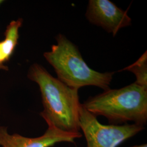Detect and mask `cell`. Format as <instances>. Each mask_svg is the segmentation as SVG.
Returning <instances> with one entry per match:
<instances>
[{"instance_id":"cell-1","label":"cell","mask_w":147,"mask_h":147,"mask_svg":"<svg viewBox=\"0 0 147 147\" xmlns=\"http://www.w3.org/2000/svg\"><path fill=\"white\" fill-rule=\"evenodd\" d=\"M27 78L40 89L44 110L40 113L47 124L69 134H80L79 101L78 89H74L54 78L42 65L34 63Z\"/></svg>"},{"instance_id":"cell-2","label":"cell","mask_w":147,"mask_h":147,"mask_svg":"<svg viewBox=\"0 0 147 147\" xmlns=\"http://www.w3.org/2000/svg\"><path fill=\"white\" fill-rule=\"evenodd\" d=\"M95 117H105L117 125L132 121L144 126L147 121V89L135 82L119 89L110 88L82 104Z\"/></svg>"},{"instance_id":"cell-3","label":"cell","mask_w":147,"mask_h":147,"mask_svg":"<svg viewBox=\"0 0 147 147\" xmlns=\"http://www.w3.org/2000/svg\"><path fill=\"white\" fill-rule=\"evenodd\" d=\"M56 40L57 44L43 55L54 69L59 80L78 90L89 86L104 90L110 88L115 72L100 73L90 68L77 46L62 34H58Z\"/></svg>"},{"instance_id":"cell-4","label":"cell","mask_w":147,"mask_h":147,"mask_svg":"<svg viewBox=\"0 0 147 147\" xmlns=\"http://www.w3.org/2000/svg\"><path fill=\"white\" fill-rule=\"evenodd\" d=\"M79 126L84 134L87 147H117L144 129L136 124L104 125L81 104Z\"/></svg>"},{"instance_id":"cell-5","label":"cell","mask_w":147,"mask_h":147,"mask_svg":"<svg viewBox=\"0 0 147 147\" xmlns=\"http://www.w3.org/2000/svg\"><path fill=\"white\" fill-rule=\"evenodd\" d=\"M85 16L90 23L102 27L115 37L124 27L131 25V19L109 0H89Z\"/></svg>"},{"instance_id":"cell-6","label":"cell","mask_w":147,"mask_h":147,"mask_svg":"<svg viewBox=\"0 0 147 147\" xmlns=\"http://www.w3.org/2000/svg\"><path fill=\"white\" fill-rule=\"evenodd\" d=\"M42 136L34 138L22 136L15 134L10 135L5 127H0V146L2 147H51L58 143H74L76 138L82 136L80 134L61 131L51 124Z\"/></svg>"},{"instance_id":"cell-7","label":"cell","mask_w":147,"mask_h":147,"mask_svg":"<svg viewBox=\"0 0 147 147\" xmlns=\"http://www.w3.org/2000/svg\"><path fill=\"white\" fill-rule=\"evenodd\" d=\"M22 23L23 19L20 18L11 21L7 26L5 32V39L0 42V70H9L5 63L10 59L18 44L19 30Z\"/></svg>"},{"instance_id":"cell-8","label":"cell","mask_w":147,"mask_h":147,"mask_svg":"<svg viewBox=\"0 0 147 147\" xmlns=\"http://www.w3.org/2000/svg\"><path fill=\"white\" fill-rule=\"evenodd\" d=\"M121 70H128L134 74L137 84L147 89V54L144 53L135 63Z\"/></svg>"},{"instance_id":"cell-9","label":"cell","mask_w":147,"mask_h":147,"mask_svg":"<svg viewBox=\"0 0 147 147\" xmlns=\"http://www.w3.org/2000/svg\"><path fill=\"white\" fill-rule=\"evenodd\" d=\"M130 147H147V144H143L141 145H137V146H131Z\"/></svg>"},{"instance_id":"cell-10","label":"cell","mask_w":147,"mask_h":147,"mask_svg":"<svg viewBox=\"0 0 147 147\" xmlns=\"http://www.w3.org/2000/svg\"><path fill=\"white\" fill-rule=\"evenodd\" d=\"M3 2H4L3 1H2V0H0V5H1Z\"/></svg>"}]
</instances>
